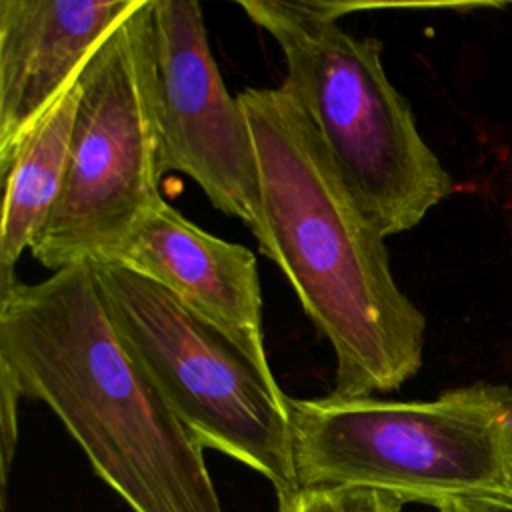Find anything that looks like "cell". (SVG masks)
Segmentation results:
<instances>
[{"instance_id": "13", "label": "cell", "mask_w": 512, "mask_h": 512, "mask_svg": "<svg viewBox=\"0 0 512 512\" xmlns=\"http://www.w3.org/2000/svg\"><path fill=\"white\" fill-rule=\"evenodd\" d=\"M404 508V506H402ZM402 508H398L396 512H404ZM436 512H474V510H470L468 506H462V504H450V506H444V508H438Z\"/></svg>"}, {"instance_id": "5", "label": "cell", "mask_w": 512, "mask_h": 512, "mask_svg": "<svg viewBox=\"0 0 512 512\" xmlns=\"http://www.w3.org/2000/svg\"><path fill=\"white\" fill-rule=\"evenodd\" d=\"M108 314L166 404L204 446L274 488L300 492L288 396L224 332L158 282L114 262H92Z\"/></svg>"}, {"instance_id": "6", "label": "cell", "mask_w": 512, "mask_h": 512, "mask_svg": "<svg viewBox=\"0 0 512 512\" xmlns=\"http://www.w3.org/2000/svg\"><path fill=\"white\" fill-rule=\"evenodd\" d=\"M68 166L56 208L30 246L50 272L104 262L160 200L152 0L100 42L76 76Z\"/></svg>"}, {"instance_id": "12", "label": "cell", "mask_w": 512, "mask_h": 512, "mask_svg": "<svg viewBox=\"0 0 512 512\" xmlns=\"http://www.w3.org/2000/svg\"><path fill=\"white\" fill-rule=\"evenodd\" d=\"M18 390L6 374H0V432H2V448H0V474H2V494H6L10 464L18 444Z\"/></svg>"}, {"instance_id": "10", "label": "cell", "mask_w": 512, "mask_h": 512, "mask_svg": "<svg viewBox=\"0 0 512 512\" xmlns=\"http://www.w3.org/2000/svg\"><path fill=\"white\" fill-rule=\"evenodd\" d=\"M78 106L76 80L0 158L4 206L0 226V292L14 284L22 252L34 244L60 198Z\"/></svg>"}, {"instance_id": "11", "label": "cell", "mask_w": 512, "mask_h": 512, "mask_svg": "<svg viewBox=\"0 0 512 512\" xmlns=\"http://www.w3.org/2000/svg\"><path fill=\"white\" fill-rule=\"evenodd\" d=\"M404 504L372 490H302L278 512H396Z\"/></svg>"}, {"instance_id": "1", "label": "cell", "mask_w": 512, "mask_h": 512, "mask_svg": "<svg viewBox=\"0 0 512 512\" xmlns=\"http://www.w3.org/2000/svg\"><path fill=\"white\" fill-rule=\"evenodd\" d=\"M238 98L260 170L262 224L254 238L330 342L332 394L398 390L422 368L426 318L392 276L386 236L282 84L246 88Z\"/></svg>"}, {"instance_id": "8", "label": "cell", "mask_w": 512, "mask_h": 512, "mask_svg": "<svg viewBox=\"0 0 512 512\" xmlns=\"http://www.w3.org/2000/svg\"><path fill=\"white\" fill-rule=\"evenodd\" d=\"M104 262L158 282L224 332L256 366L272 372L264 346L258 264L250 248L202 230L160 198Z\"/></svg>"}, {"instance_id": "2", "label": "cell", "mask_w": 512, "mask_h": 512, "mask_svg": "<svg viewBox=\"0 0 512 512\" xmlns=\"http://www.w3.org/2000/svg\"><path fill=\"white\" fill-rule=\"evenodd\" d=\"M0 374L58 416L134 512H224L206 448L114 326L92 262L0 292Z\"/></svg>"}, {"instance_id": "3", "label": "cell", "mask_w": 512, "mask_h": 512, "mask_svg": "<svg viewBox=\"0 0 512 512\" xmlns=\"http://www.w3.org/2000/svg\"><path fill=\"white\" fill-rule=\"evenodd\" d=\"M302 490H372L434 510L512 512V390L476 382L432 400L290 398Z\"/></svg>"}, {"instance_id": "7", "label": "cell", "mask_w": 512, "mask_h": 512, "mask_svg": "<svg viewBox=\"0 0 512 512\" xmlns=\"http://www.w3.org/2000/svg\"><path fill=\"white\" fill-rule=\"evenodd\" d=\"M154 102L164 176L194 180L210 204L254 236L262 224L260 170L248 116L210 50L196 0H152Z\"/></svg>"}, {"instance_id": "4", "label": "cell", "mask_w": 512, "mask_h": 512, "mask_svg": "<svg viewBox=\"0 0 512 512\" xmlns=\"http://www.w3.org/2000/svg\"><path fill=\"white\" fill-rule=\"evenodd\" d=\"M240 8L276 40L286 62L282 86L378 230L388 238L418 226L454 184L388 80L382 42L340 26L352 4L242 0Z\"/></svg>"}, {"instance_id": "9", "label": "cell", "mask_w": 512, "mask_h": 512, "mask_svg": "<svg viewBox=\"0 0 512 512\" xmlns=\"http://www.w3.org/2000/svg\"><path fill=\"white\" fill-rule=\"evenodd\" d=\"M138 0H0V158Z\"/></svg>"}]
</instances>
